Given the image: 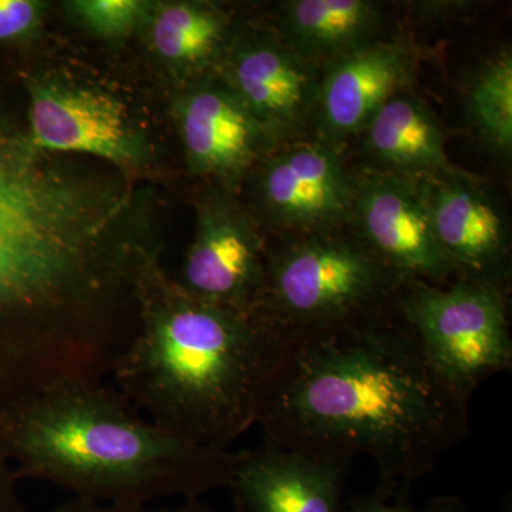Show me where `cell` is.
I'll list each match as a JSON object with an SVG mask.
<instances>
[{
    "instance_id": "6da1fadb",
    "label": "cell",
    "mask_w": 512,
    "mask_h": 512,
    "mask_svg": "<svg viewBox=\"0 0 512 512\" xmlns=\"http://www.w3.org/2000/svg\"><path fill=\"white\" fill-rule=\"evenodd\" d=\"M133 201L0 116V369H76L116 335L154 261Z\"/></svg>"
},
{
    "instance_id": "7a4b0ae2",
    "label": "cell",
    "mask_w": 512,
    "mask_h": 512,
    "mask_svg": "<svg viewBox=\"0 0 512 512\" xmlns=\"http://www.w3.org/2000/svg\"><path fill=\"white\" fill-rule=\"evenodd\" d=\"M424 355L399 309L286 336L259 417L264 444L348 464L363 456L376 490L426 477L470 434L468 403Z\"/></svg>"
},
{
    "instance_id": "3957f363",
    "label": "cell",
    "mask_w": 512,
    "mask_h": 512,
    "mask_svg": "<svg viewBox=\"0 0 512 512\" xmlns=\"http://www.w3.org/2000/svg\"><path fill=\"white\" fill-rule=\"evenodd\" d=\"M285 346L284 333L261 313L195 298L154 264L140 284L136 326L110 375L160 429L231 450L258 426Z\"/></svg>"
},
{
    "instance_id": "277c9868",
    "label": "cell",
    "mask_w": 512,
    "mask_h": 512,
    "mask_svg": "<svg viewBox=\"0 0 512 512\" xmlns=\"http://www.w3.org/2000/svg\"><path fill=\"white\" fill-rule=\"evenodd\" d=\"M0 458L77 500L143 505L228 488L238 453L178 439L103 380H60L0 412Z\"/></svg>"
},
{
    "instance_id": "5b68a950",
    "label": "cell",
    "mask_w": 512,
    "mask_h": 512,
    "mask_svg": "<svg viewBox=\"0 0 512 512\" xmlns=\"http://www.w3.org/2000/svg\"><path fill=\"white\" fill-rule=\"evenodd\" d=\"M406 284L359 238L313 232L266 251L258 312L285 336L340 328L389 311Z\"/></svg>"
},
{
    "instance_id": "8992f818",
    "label": "cell",
    "mask_w": 512,
    "mask_h": 512,
    "mask_svg": "<svg viewBox=\"0 0 512 512\" xmlns=\"http://www.w3.org/2000/svg\"><path fill=\"white\" fill-rule=\"evenodd\" d=\"M397 309L431 365L468 397L488 377L511 369L503 286L463 276L446 285L409 282Z\"/></svg>"
},
{
    "instance_id": "52a82bcc",
    "label": "cell",
    "mask_w": 512,
    "mask_h": 512,
    "mask_svg": "<svg viewBox=\"0 0 512 512\" xmlns=\"http://www.w3.org/2000/svg\"><path fill=\"white\" fill-rule=\"evenodd\" d=\"M26 89V131L39 150L87 154L124 171L136 170L146 161V140L126 104L113 94L46 77L28 80Z\"/></svg>"
},
{
    "instance_id": "ba28073f",
    "label": "cell",
    "mask_w": 512,
    "mask_h": 512,
    "mask_svg": "<svg viewBox=\"0 0 512 512\" xmlns=\"http://www.w3.org/2000/svg\"><path fill=\"white\" fill-rule=\"evenodd\" d=\"M357 238L406 282L450 284L460 278L441 248L419 181L372 171L356 181Z\"/></svg>"
},
{
    "instance_id": "9c48e42d",
    "label": "cell",
    "mask_w": 512,
    "mask_h": 512,
    "mask_svg": "<svg viewBox=\"0 0 512 512\" xmlns=\"http://www.w3.org/2000/svg\"><path fill=\"white\" fill-rule=\"evenodd\" d=\"M222 80L272 144L301 137L315 117L319 79L311 62L262 30L232 37Z\"/></svg>"
},
{
    "instance_id": "30bf717a",
    "label": "cell",
    "mask_w": 512,
    "mask_h": 512,
    "mask_svg": "<svg viewBox=\"0 0 512 512\" xmlns=\"http://www.w3.org/2000/svg\"><path fill=\"white\" fill-rule=\"evenodd\" d=\"M264 241L234 202L212 195L198 210L194 239L185 254L183 291L238 311L258 312L266 272Z\"/></svg>"
},
{
    "instance_id": "8fae6325",
    "label": "cell",
    "mask_w": 512,
    "mask_h": 512,
    "mask_svg": "<svg viewBox=\"0 0 512 512\" xmlns=\"http://www.w3.org/2000/svg\"><path fill=\"white\" fill-rule=\"evenodd\" d=\"M356 181L338 147L299 144L266 161L259 173L258 200L281 228L299 234L339 231L352 220Z\"/></svg>"
},
{
    "instance_id": "7c38bea8",
    "label": "cell",
    "mask_w": 512,
    "mask_h": 512,
    "mask_svg": "<svg viewBox=\"0 0 512 512\" xmlns=\"http://www.w3.org/2000/svg\"><path fill=\"white\" fill-rule=\"evenodd\" d=\"M348 464L264 444L238 451L231 483L234 512H346Z\"/></svg>"
},
{
    "instance_id": "4fadbf2b",
    "label": "cell",
    "mask_w": 512,
    "mask_h": 512,
    "mask_svg": "<svg viewBox=\"0 0 512 512\" xmlns=\"http://www.w3.org/2000/svg\"><path fill=\"white\" fill-rule=\"evenodd\" d=\"M175 120L192 173L234 181L272 144L224 80H200L177 104Z\"/></svg>"
},
{
    "instance_id": "5bb4252c",
    "label": "cell",
    "mask_w": 512,
    "mask_h": 512,
    "mask_svg": "<svg viewBox=\"0 0 512 512\" xmlns=\"http://www.w3.org/2000/svg\"><path fill=\"white\" fill-rule=\"evenodd\" d=\"M319 79L315 119L320 137L338 147L363 133L384 104L412 79V53L399 43L373 42L330 60Z\"/></svg>"
},
{
    "instance_id": "9a60e30c",
    "label": "cell",
    "mask_w": 512,
    "mask_h": 512,
    "mask_svg": "<svg viewBox=\"0 0 512 512\" xmlns=\"http://www.w3.org/2000/svg\"><path fill=\"white\" fill-rule=\"evenodd\" d=\"M419 183L436 237L460 276L505 288L510 242L494 202L464 171Z\"/></svg>"
},
{
    "instance_id": "2e32d148",
    "label": "cell",
    "mask_w": 512,
    "mask_h": 512,
    "mask_svg": "<svg viewBox=\"0 0 512 512\" xmlns=\"http://www.w3.org/2000/svg\"><path fill=\"white\" fill-rule=\"evenodd\" d=\"M363 133L366 150L386 173L416 181L463 173L448 160L439 119L417 97L397 94L377 111Z\"/></svg>"
},
{
    "instance_id": "e0dca14e",
    "label": "cell",
    "mask_w": 512,
    "mask_h": 512,
    "mask_svg": "<svg viewBox=\"0 0 512 512\" xmlns=\"http://www.w3.org/2000/svg\"><path fill=\"white\" fill-rule=\"evenodd\" d=\"M140 30L158 62L181 76L222 62L232 39L227 13L207 2L151 3Z\"/></svg>"
},
{
    "instance_id": "ac0fdd59",
    "label": "cell",
    "mask_w": 512,
    "mask_h": 512,
    "mask_svg": "<svg viewBox=\"0 0 512 512\" xmlns=\"http://www.w3.org/2000/svg\"><path fill=\"white\" fill-rule=\"evenodd\" d=\"M382 19L367 0H291L281 5L282 40L308 62H330L373 43Z\"/></svg>"
},
{
    "instance_id": "d6986e66",
    "label": "cell",
    "mask_w": 512,
    "mask_h": 512,
    "mask_svg": "<svg viewBox=\"0 0 512 512\" xmlns=\"http://www.w3.org/2000/svg\"><path fill=\"white\" fill-rule=\"evenodd\" d=\"M471 123L495 153L510 156L512 148V56L503 50L474 77L467 97Z\"/></svg>"
},
{
    "instance_id": "ffe728a7",
    "label": "cell",
    "mask_w": 512,
    "mask_h": 512,
    "mask_svg": "<svg viewBox=\"0 0 512 512\" xmlns=\"http://www.w3.org/2000/svg\"><path fill=\"white\" fill-rule=\"evenodd\" d=\"M150 2L144 0H73L67 15L80 28L106 40H121L140 30Z\"/></svg>"
},
{
    "instance_id": "44dd1931",
    "label": "cell",
    "mask_w": 512,
    "mask_h": 512,
    "mask_svg": "<svg viewBox=\"0 0 512 512\" xmlns=\"http://www.w3.org/2000/svg\"><path fill=\"white\" fill-rule=\"evenodd\" d=\"M47 3L39 0H0V42L33 39L45 23Z\"/></svg>"
},
{
    "instance_id": "7402d4cb",
    "label": "cell",
    "mask_w": 512,
    "mask_h": 512,
    "mask_svg": "<svg viewBox=\"0 0 512 512\" xmlns=\"http://www.w3.org/2000/svg\"><path fill=\"white\" fill-rule=\"evenodd\" d=\"M393 495L376 490L373 494L353 498L349 501L346 512H468L460 498L454 495L433 498L423 508L412 507L404 500L403 495L393 500Z\"/></svg>"
},
{
    "instance_id": "603a6c76",
    "label": "cell",
    "mask_w": 512,
    "mask_h": 512,
    "mask_svg": "<svg viewBox=\"0 0 512 512\" xmlns=\"http://www.w3.org/2000/svg\"><path fill=\"white\" fill-rule=\"evenodd\" d=\"M53 512H225L211 507L210 504L197 500H185L177 507L153 508L150 504L128 505V504H103L93 501L77 500L73 498L69 503L60 505Z\"/></svg>"
},
{
    "instance_id": "cb8c5ba5",
    "label": "cell",
    "mask_w": 512,
    "mask_h": 512,
    "mask_svg": "<svg viewBox=\"0 0 512 512\" xmlns=\"http://www.w3.org/2000/svg\"><path fill=\"white\" fill-rule=\"evenodd\" d=\"M19 481L13 467L0 458V512H29L20 497Z\"/></svg>"
},
{
    "instance_id": "d4e9b609",
    "label": "cell",
    "mask_w": 512,
    "mask_h": 512,
    "mask_svg": "<svg viewBox=\"0 0 512 512\" xmlns=\"http://www.w3.org/2000/svg\"><path fill=\"white\" fill-rule=\"evenodd\" d=\"M500 512H512L511 498H508V501H505L503 508H501Z\"/></svg>"
}]
</instances>
